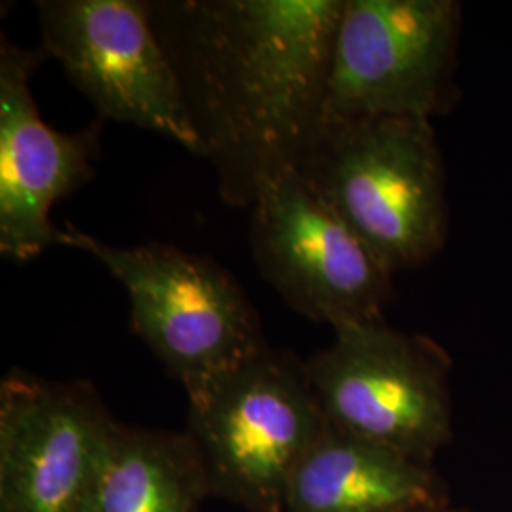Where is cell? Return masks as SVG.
<instances>
[{
  "instance_id": "cell-1",
  "label": "cell",
  "mask_w": 512,
  "mask_h": 512,
  "mask_svg": "<svg viewBox=\"0 0 512 512\" xmlns=\"http://www.w3.org/2000/svg\"><path fill=\"white\" fill-rule=\"evenodd\" d=\"M346 0L150 2L220 198L249 207L319 128Z\"/></svg>"
},
{
  "instance_id": "cell-2",
  "label": "cell",
  "mask_w": 512,
  "mask_h": 512,
  "mask_svg": "<svg viewBox=\"0 0 512 512\" xmlns=\"http://www.w3.org/2000/svg\"><path fill=\"white\" fill-rule=\"evenodd\" d=\"M296 171L391 275L425 266L448 239L446 175L431 120H321Z\"/></svg>"
},
{
  "instance_id": "cell-3",
  "label": "cell",
  "mask_w": 512,
  "mask_h": 512,
  "mask_svg": "<svg viewBox=\"0 0 512 512\" xmlns=\"http://www.w3.org/2000/svg\"><path fill=\"white\" fill-rule=\"evenodd\" d=\"M57 245L93 256L128 294L131 330L183 385L188 403L268 348L238 279L209 256L173 245H110L59 228Z\"/></svg>"
},
{
  "instance_id": "cell-4",
  "label": "cell",
  "mask_w": 512,
  "mask_h": 512,
  "mask_svg": "<svg viewBox=\"0 0 512 512\" xmlns=\"http://www.w3.org/2000/svg\"><path fill=\"white\" fill-rule=\"evenodd\" d=\"M327 427L306 361L268 346L188 403L186 433L211 497L245 512H283L300 461Z\"/></svg>"
},
{
  "instance_id": "cell-5",
  "label": "cell",
  "mask_w": 512,
  "mask_h": 512,
  "mask_svg": "<svg viewBox=\"0 0 512 512\" xmlns=\"http://www.w3.org/2000/svg\"><path fill=\"white\" fill-rule=\"evenodd\" d=\"M306 366L334 429L425 465L452 439L450 357L435 340L368 321L334 330Z\"/></svg>"
},
{
  "instance_id": "cell-6",
  "label": "cell",
  "mask_w": 512,
  "mask_h": 512,
  "mask_svg": "<svg viewBox=\"0 0 512 512\" xmlns=\"http://www.w3.org/2000/svg\"><path fill=\"white\" fill-rule=\"evenodd\" d=\"M456 0H346L321 120H431L454 103Z\"/></svg>"
},
{
  "instance_id": "cell-7",
  "label": "cell",
  "mask_w": 512,
  "mask_h": 512,
  "mask_svg": "<svg viewBox=\"0 0 512 512\" xmlns=\"http://www.w3.org/2000/svg\"><path fill=\"white\" fill-rule=\"evenodd\" d=\"M256 268L296 313L332 330L384 319L393 275L296 169L251 205Z\"/></svg>"
},
{
  "instance_id": "cell-8",
  "label": "cell",
  "mask_w": 512,
  "mask_h": 512,
  "mask_svg": "<svg viewBox=\"0 0 512 512\" xmlns=\"http://www.w3.org/2000/svg\"><path fill=\"white\" fill-rule=\"evenodd\" d=\"M37 12L40 50L65 69L101 120L160 133L198 156L200 143L150 2L40 0Z\"/></svg>"
},
{
  "instance_id": "cell-9",
  "label": "cell",
  "mask_w": 512,
  "mask_h": 512,
  "mask_svg": "<svg viewBox=\"0 0 512 512\" xmlns=\"http://www.w3.org/2000/svg\"><path fill=\"white\" fill-rule=\"evenodd\" d=\"M114 423L92 384L10 370L0 382V512H88Z\"/></svg>"
},
{
  "instance_id": "cell-10",
  "label": "cell",
  "mask_w": 512,
  "mask_h": 512,
  "mask_svg": "<svg viewBox=\"0 0 512 512\" xmlns=\"http://www.w3.org/2000/svg\"><path fill=\"white\" fill-rule=\"evenodd\" d=\"M44 59L40 48L0 40V255L16 262L57 245L52 209L95 175L103 128L99 118L63 133L42 120L31 78Z\"/></svg>"
},
{
  "instance_id": "cell-11",
  "label": "cell",
  "mask_w": 512,
  "mask_h": 512,
  "mask_svg": "<svg viewBox=\"0 0 512 512\" xmlns=\"http://www.w3.org/2000/svg\"><path fill=\"white\" fill-rule=\"evenodd\" d=\"M446 494L431 465L329 425L300 461L283 512H437Z\"/></svg>"
},
{
  "instance_id": "cell-12",
  "label": "cell",
  "mask_w": 512,
  "mask_h": 512,
  "mask_svg": "<svg viewBox=\"0 0 512 512\" xmlns=\"http://www.w3.org/2000/svg\"><path fill=\"white\" fill-rule=\"evenodd\" d=\"M207 497L202 459L186 431L116 421L88 512H198Z\"/></svg>"
},
{
  "instance_id": "cell-13",
  "label": "cell",
  "mask_w": 512,
  "mask_h": 512,
  "mask_svg": "<svg viewBox=\"0 0 512 512\" xmlns=\"http://www.w3.org/2000/svg\"><path fill=\"white\" fill-rule=\"evenodd\" d=\"M437 512H456V511H450V509H442V511H437Z\"/></svg>"
}]
</instances>
